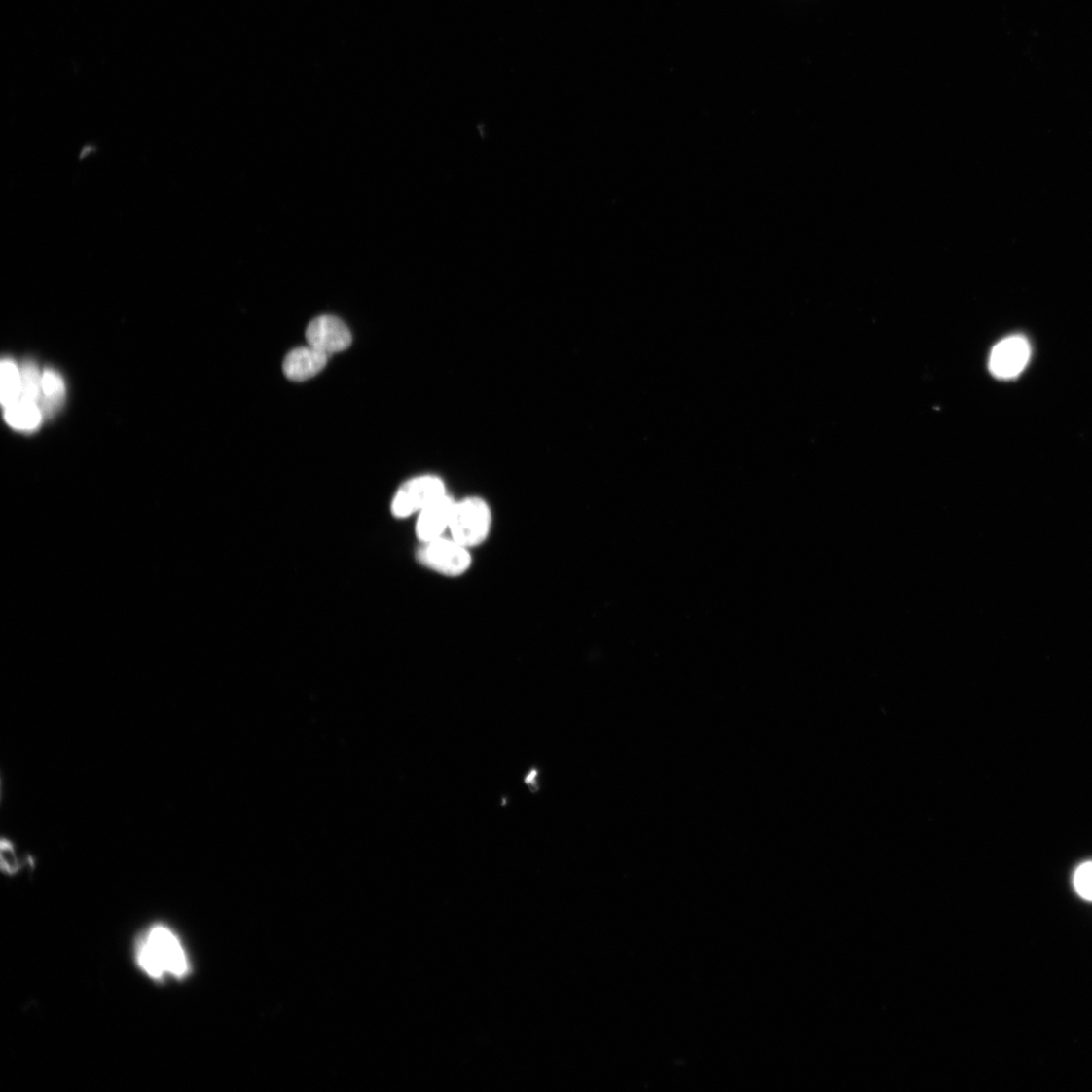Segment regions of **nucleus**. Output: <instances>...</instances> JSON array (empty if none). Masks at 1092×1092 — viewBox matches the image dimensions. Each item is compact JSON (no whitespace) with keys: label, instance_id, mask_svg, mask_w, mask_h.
<instances>
[{"label":"nucleus","instance_id":"obj_1","mask_svg":"<svg viewBox=\"0 0 1092 1092\" xmlns=\"http://www.w3.org/2000/svg\"><path fill=\"white\" fill-rule=\"evenodd\" d=\"M135 960L140 971L154 981L184 980L192 972L185 945L177 933L164 924H155L140 935L135 947Z\"/></svg>","mask_w":1092,"mask_h":1092},{"label":"nucleus","instance_id":"obj_2","mask_svg":"<svg viewBox=\"0 0 1092 1092\" xmlns=\"http://www.w3.org/2000/svg\"><path fill=\"white\" fill-rule=\"evenodd\" d=\"M491 528V511L480 498H467L455 504L450 530L453 539L469 549L481 544Z\"/></svg>","mask_w":1092,"mask_h":1092},{"label":"nucleus","instance_id":"obj_3","mask_svg":"<svg viewBox=\"0 0 1092 1092\" xmlns=\"http://www.w3.org/2000/svg\"><path fill=\"white\" fill-rule=\"evenodd\" d=\"M418 559L427 567L446 576H459L471 566L472 559L467 549L455 540L437 538L424 542Z\"/></svg>","mask_w":1092,"mask_h":1092},{"label":"nucleus","instance_id":"obj_4","mask_svg":"<svg viewBox=\"0 0 1092 1092\" xmlns=\"http://www.w3.org/2000/svg\"><path fill=\"white\" fill-rule=\"evenodd\" d=\"M446 495L445 484L439 478H415L405 483L397 491L392 503V513L395 517L406 518L414 513H420Z\"/></svg>","mask_w":1092,"mask_h":1092},{"label":"nucleus","instance_id":"obj_5","mask_svg":"<svg viewBox=\"0 0 1092 1092\" xmlns=\"http://www.w3.org/2000/svg\"><path fill=\"white\" fill-rule=\"evenodd\" d=\"M1031 346L1021 335L1009 336L999 343L990 357V371L998 379L1017 378L1027 367Z\"/></svg>","mask_w":1092,"mask_h":1092},{"label":"nucleus","instance_id":"obj_6","mask_svg":"<svg viewBox=\"0 0 1092 1092\" xmlns=\"http://www.w3.org/2000/svg\"><path fill=\"white\" fill-rule=\"evenodd\" d=\"M308 346L327 355L349 348L352 335L348 327L333 316H321L311 321L307 330Z\"/></svg>","mask_w":1092,"mask_h":1092},{"label":"nucleus","instance_id":"obj_7","mask_svg":"<svg viewBox=\"0 0 1092 1092\" xmlns=\"http://www.w3.org/2000/svg\"><path fill=\"white\" fill-rule=\"evenodd\" d=\"M455 504L446 495L420 512L416 533L423 543L442 537V533L450 528Z\"/></svg>","mask_w":1092,"mask_h":1092},{"label":"nucleus","instance_id":"obj_8","mask_svg":"<svg viewBox=\"0 0 1092 1092\" xmlns=\"http://www.w3.org/2000/svg\"><path fill=\"white\" fill-rule=\"evenodd\" d=\"M329 355L308 346L291 351L283 361V373L291 381L303 382L318 375Z\"/></svg>","mask_w":1092,"mask_h":1092},{"label":"nucleus","instance_id":"obj_9","mask_svg":"<svg viewBox=\"0 0 1092 1092\" xmlns=\"http://www.w3.org/2000/svg\"><path fill=\"white\" fill-rule=\"evenodd\" d=\"M66 397L63 378L55 370L47 369L42 376V398L40 407L44 418L51 419L62 408Z\"/></svg>","mask_w":1092,"mask_h":1092},{"label":"nucleus","instance_id":"obj_10","mask_svg":"<svg viewBox=\"0 0 1092 1092\" xmlns=\"http://www.w3.org/2000/svg\"><path fill=\"white\" fill-rule=\"evenodd\" d=\"M44 414L38 404L19 400L5 409V420L12 428L22 432H34L43 422Z\"/></svg>","mask_w":1092,"mask_h":1092},{"label":"nucleus","instance_id":"obj_11","mask_svg":"<svg viewBox=\"0 0 1092 1092\" xmlns=\"http://www.w3.org/2000/svg\"><path fill=\"white\" fill-rule=\"evenodd\" d=\"M20 396V369L12 358H4L0 363V401L6 409L18 403Z\"/></svg>","mask_w":1092,"mask_h":1092},{"label":"nucleus","instance_id":"obj_12","mask_svg":"<svg viewBox=\"0 0 1092 1092\" xmlns=\"http://www.w3.org/2000/svg\"><path fill=\"white\" fill-rule=\"evenodd\" d=\"M21 396L20 400L38 404L42 398V376L37 363L32 359L20 364Z\"/></svg>","mask_w":1092,"mask_h":1092},{"label":"nucleus","instance_id":"obj_13","mask_svg":"<svg viewBox=\"0 0 1092 1092\" xmlns=\"http://www.w3.org/2000/svg\"><path fill=\"white\" fill-rule=\"evenodd\" d=\"M0 860H2L0 866L3 873L10 877L16 876L25 865L30 864L32 867L35 865L32 855H28L24 860L21 859L16 844L7 837H3L0 841Z\"/></svg>","mask_w":1092,"mask_h":1092},{"label":"nucleus","instance_id":"obj_14","mask_svg":"<svg viewBox=\"0 0 1092 1092\" xmlns=\"http://www.w3.org/2000/svg\"><path fill=\"white\" fill-rule=\"evenodd\" d=\"M1074 883L1078 895L1092 902V862H1086L1078 867Z\"/></svg>","mask_w":1092,"mask_h":1092}]
</instances>
